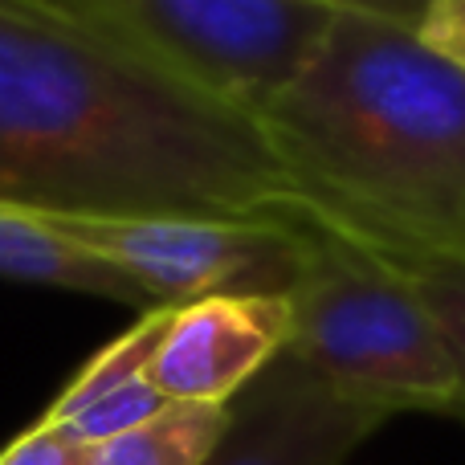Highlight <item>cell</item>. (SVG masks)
<instances>
[{
  "mask_svg": "<svg viewBox=\"0 0 465 465\" xmlns=\"http://www.w3.org/2000/svg\"><path fill=\"white\" fill-rule=\"evenodd\" d=\"M229 404H168L139 429L94 445V465H209Z\"/></svg>",
  "mask_w": 465,
  "mask_h": 465,
  "instance_id": "9c48e42d",
  "label": "cell"
},
{
  "mask_svg": "<svg viewBox=\"0 0 465 465\" xmlns=\"http://www.w3.org/2000/svg\"><path fill=\"white\" fill-rule=\"evenodd\" d=\"M371 245L392 265H401V273L412 282L417 298L425 302V311L433 319L437 335H441L445 351H450L458 384H461V404L453 417L465 420V253L461 249L404 245V241H371Z\"/></svg>",
  "mask_w": 465,
  "mask_h": 465,
  "instance_id": "30bf717a",
  "label": "cell"
},
{
  "mask_svg": "<svg viewBox=\"0 0 465 465\" xmlns=\"http://www.w3.org/2000/svg\"><path fill=\"white\" fill-rule=\"evenodd\" d=\"M417 41L465 78V0H429Z\"/></svg>",
  "mask_w": 465,
  "mask_h": 465,
  "instance_id": "4fadbf2b",
  "label": "cell"
},
{
  "mask_svg": "<svg viewBox=\"0 0 465 465\" xmlns=\"http://www.w3.org/2000/svg\"><path fill=\"white\" fill-rule=\"evenodd\" d=\"M0 204L82 217L294 221L253 114L70 0H0Z\"/></svg>",
  "mask_w": 465,
  "mask_h": 465,
  "instance_id": "6da1fadb",
  "label": "cell"
},
{
  "mask_svg": "<svg viewBox=\"0 0 465 465\" xmlns=\"http://www.w3.org/2000/svg\"><path fill=\"white\" fill-rule=\"evenodd\" d=\"M257 127L314 217L465 253V78L412 29L335 13Z\"/></svg>",
  "mask_w": 465,
  "mask_h": 465,
  "instance_id": "7a4b0ae2",
  "label": "cell"
},
{
  "mask_svg": "<svg viewBox=\"0 0 465 465\" xmlns=\"http://www.w3.org/2000/svg\"><path fill=\"white\" fill-rule=\"evenodd\" d=\"M196 90L262 114L298 78L335 13L306 0H70Z\"/></svg>",
  "mask_w": 465,
  "mask_h": 465,
  "instance_id": "277c9868",
  "label": "cell"
},
{
  "mask_svg": "<svg viewBox=\"0 0 465 465\" xmlns=\"http://www.w3.org/2000/svg\"><path fill=\"white\" fill-rule=\"evenodd\" d=\"M384 420L282 351L229 401L209 465H343Z\"/></svg>",
  "mask_w": 465,
  "mask_h": 465,
  "instance_id": "8992f818",
  "label": "cell"
},
{
  "mask_svg": "<svg viewBox=\"0 0 465 465\" xmlns=\"http://www.w3.org/2000/svg\"><path fill=\"white\" fill-rule=\"evenodd\" d=\"M0 278L70 290V294H94L106 302L139 306L143 314L160 306L119 265L54 232L37 213L13 209V204H0Z\"/></svg>",
  "mask_w": 465,
  "mask_h": 465,
  "instance_id": "ba28073f",
  "label": "cell"
},
{
  "mask_svg": "<svg viewBox=\"0 0 465 465\" xmlns=\"http://www.w3.org/2000/svg\"><path fill=\"white\" fill-rule=\"evenodd\" d=\"M33 213V209H29ZM54 232L106 257L160 306L221 294H290L302 265V221H221L184 213L82 217L37 213Z\"/></svg>",
  "mask_w": 465,
  "mask_h": 465,
  "instance_id": "5b68a950",
  "label": "cell"
},
{
  "mask_svg": "<svg viewBox=\"0 0 465 465\" xmlns=\"http://www.w3.org/2000/svg\"><path fill=\"white\" fill-rule=\"evenodd\" d=\"M0 465H94V445H82L62 429L37 420L0 450Z\"/></svg>",
  "mask_w": 465,
  "mask_h": 465,
  "instance_id": "7c38bea8",
  "label": "cell"
},
{
  "mask_svg": "<svg viewBox=\"0 0 465 465\" xmlns=\"http://www.w3.org/2000/svg\"><path fill=\"white\" fill-rule=\"evenodd\" d=\"M302 265L290 286V347L335 392L396 412H458L453 360L412 282L371 241L298 209Z\"/></svg>",
  "mask_w": 465,
  "mask_h": 465,
  "instance_id": "3957f363",
  "label": "cell"
},
{
  "mask_svg": "<svg viewBox=\"0 0 465 465\" xmlns=\"http://www.w3.org/2000/svg\"><path fill=\"white\" fill-rule=\"evenodd\" d=\"M290 347L286 294H221L180 306L147 384L172 404H229Z\"/></svg>",
  "mask_w": 465,
  "mask_h": 465,
  "instance_id": "52a82bcc",
  "label": "cell"
},
{
  "mask_svg": "<svg viewBox=\"0 0 465 465\" xmlns=\"http://www.w3.org/2000/svg\"><path fill=\"white\" fill-rule=\"evenodd\" d=\"M306 5H319V8L347 13V16H371V21H388V25H401V29L417 33L429 0H306Z\"/></svg>",
  "mask_w": 465,
  "mask_h": 465,
  "instance_id": "5bb4252c",
  "label": "cell"
},
{
  "mask_svg": "<svg viewBox=\"0 0 465 465\" xmlns=\"http://www.w3.org/2000/svg\"><path fill=\"white\" fill-rule=\"evenodd\" d=\"M176 311L180 306H155V311H147L131 331L111 339V343L62 388V396L49 404V412L41 420H65L78 409L94 404L98 396L114 392V388H127V384H135V380H147V368H152L160 343L168 339V327H172V319H176Z\"/></svg>",
  "mask_w": 465,
  "mask_h": 465,
  "instance_id": "8fae6325",
  "label": "cell"
}]
</instances>
